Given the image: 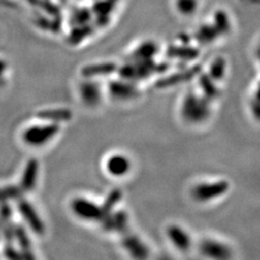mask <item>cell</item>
<instances>
[{
  "label": "cell",
  "instance_id": "1",
  "mask_svg": "<svg viewBox=\"0 0 260 260\" xmlns=\"http://www.w3.org/2000/svg\"><path fill=\"white\" fill-rule=\"evenodd\" d=\"M121 245L126 249L129 256L134 260H148L150 257L149 247L145 245L144 242L137 237L132 231H125L121 233Z\"/></svg>",
  "mask_w": 260,
  "mask_h": 260
},
{
  "label": "cell",
  "instance_id": "2",
  "mask_svg": "<svg viewBox=\"0 0 260 260\" xmlns=\"http://www.w3.org/2000/svg\"><path fill=\"white\" fill-rule=\"evenodd\" d=\"M229 190L226 181H218L214 183H201L195 185L192 190V197L198 202H208L221 197Z\"/></svg>",
  "mask_w": 260,
  "mask_h": 260
},
{
  "label": "cell",
  "instance_id": "3",
  "mask_svg": "<svg viewBox=\"0 0 260 260\" xmlns=\"http://www.w3.org/2000/svg\"><path fill=\"white\" fill-rule=\"evenodd\" d=\"M200 251L203 256L210 260H231L233 257L232 249L229 246L211 239L202 241Z\"/></svg>",
  "mask_w": 260,
  "mask_h": 260
},
{
  "label": "cell",
  "instance_id": "4",
  "mask_svg": "<svg viewBox=\"0 0 260 260\" xmlns=\"http://www.w3.org/2000/svg\"><path fill=\"white\" fill-rule=\"evenodd\" d=\"M73 213L78 218L87 221H100L102 218L101 208L91 201L83 198L75 199L71 204Z\"/></svg>",
  "mask_w": 260,
  "mask_h": 260
},
{
  "label": "cell",
  "instance_id": "5",
  "mask_svg": "<svg viewBox=\"0 0 260 260\" xmlns=\"http://www.w3.org/2000/svg\"><path fill=\"white\" fill-rule=\"evenodd\" d=\"M58 126L32 127L24 135V140L30 145H42L48 142L58 132Z\"/></svg>",
  "mask_w": 260,
  "mask_h": 260
},
{
  "label": "cell",
  "instance_id": "6",
  "mask_svg": "<svg viewBox=\"0 0 260 260\" xmlns=\"http://www.w3.org/2000/svg\"><path fill=\"white\" fill-rule=\"evenodd\" d=\"M100 222L102 229L107 232L115 231L121 234L129 229L128 216L124 210H118L116 213H112L111 215L101 219Z\"/></svg>",
  "mask_w": 260,
  "mask_h": 260
},
{
  "label": "cell",
  "instance_id": "7",
  "mask_svg": "<svg viewBox=\"0 0 260 260\" xmlns=\"http://www.w3.org/2000/svg\"><path fill=\"white\" fill-rule=\"evenodd\" d=\"M19 209L23 218L25 219V221H27V223L29 224L30 229L36 232L38 235H43L45 233V224L38 216V214L36 213L34 207H32L28 202L21 201L19 204Z\"/></svg>",
  "mask_w": 260,
  "mask_h": 260
},
{
  "label": "cell",
  "instance_id": "8",
  "mask_svg": "<svg viewBox=\"0 0 260 260\" xmlns=\"http://www.w3.org/2000/svg\"><path fill=\"white\" fill-rule=\"evenodd\" d=\"M167 235L169 240L172 241V243L179 250L185 251L190 248L191 239L189 237V234L186 233L182 228L176 224L170 225L167 229Z\"/></svg>",
  "mask_w": 260,
  "mask_h": 260
},
{
  "label": "cell",
  "instance_id": "9",
  "mask_svg": "<svg viewBox=\"0 0 260 260\" xmlns=\"http://www.w3.org/2000/svg\"><path fill=\"white\" fill-rule=\"evenodd\" d=\"M38 177V162L35 159H31L27 162L24 169V174L21 180V190L24 192H29L35 188Z\"/></svg>",
  "mask_w": 260,
  "mask_h": 260
},
{
  "label": "cell",
  "instance_id": "10",
  "mask_svg": "<svg viewBox=\"0 0 260 260\" xmlns=\"http://www.w3.org/2000/svg\"><path fill=\"white\" fill-rule=\"evenodd\" d=\"M107 169L112 176H125L130 169V161L124 155H113L107 161Z\"/></svg>",
  "mask_w": 260,
  "mask_h": 260
},
{
  "label": "cell",
  "instance_id": "11",
  "mask_svg": "<svg viewBox=\"0 0 260 260\" xmlns=\"http://www.w3.org/2000/svg\"><path fill=\"white\" fill-rule=\"evenodd\" d=\"M121 197H123V193H121V191L118 189H114L109 193L104 203L100 206L101 214H102L101 219L113 213V209L115 208V206L118 204V202L121 200Z\"/></svg>",
  "mask_w": 260,
  "mask_h": 260
},
{
  "label": "cell",
  "instance_id": "12",
  "mask_svg": "<svg viewBox=\"0 0 260 260\" xmlns=\"http://www.w3.org/2000/svg\"><path fill=\"white\" fill-rule=\"evenodd\" d=\"M21 192L22 190L16 186H7L5 189H0V201L19 198Z\"/></svg>",
  "mask_w": 260,
  "mask_h": 260
},
{
  "label": "cell",
  "instance_id": "13",
  "mask_svg": "<svg viewBox=\"0 0 260 260\" xmlns=\"http://www.w3.org/2000/svg\"><path fill=\"white\" fill-rule=\"evenodd\" d=\"M157 260H173V259L170 258L169 256H167V255H162V256H160Z\"/></svg>",
  "mask_w": 260,
  "mask_h": 260
}]
</instances>
